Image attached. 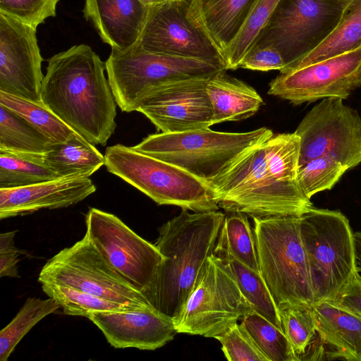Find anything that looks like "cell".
<instances>
[{
    "label": "cell",
    "mask_w": 361,
    "mask_h": 361,
    "mask_svg": "<svg viewBox=\"0 0 361 361\" xmlns=\"http://www.w3.org/2000/svg\"><path fill=\"white\" fill-rule=\"evenodd\" d=\"M300 140L273 133L236 157L208 184L219 208L252 218L300 216L313 207L298 181Z\"/></svg>",
    "instance_id": "6da1fadb"
},
{
    "label": "cell",
    "mask_w": 361,
    "mask_h": 361,
    "mask_svg": "<svg viewBox=\"0 0 361 361\" xmlns=\"http://www.w3.org/2000/svg\"><path fill=\"white\" fill-rule=\"evenodd\" d=\"M41 101L94 145H106L116 123V102L106 66L86 44L74 45L48 59Z\"/></svg>",
    "instance_id": "7a4b0ae2"
},
{
    "label": "cell",
    "mask_w": 361,
    "mask_h": 361,
    "mask_svg": "<svg viewBox=\"0 0 361 361\" xmlns=\"http://www.w3.org/2000/svg\"><path fill=\"white\" fill-rule=\"evenodd\" d=\"M225 214L187 209L159 228L154 244L164 257L142 294L150 305L175 318L186 302L207 258L213 254Z\"/></svg>",
    "instance_id": "3957f363"
},
{
    "label": "cell",
    "mask_w": 361,
    "mask_h": 361,
    "mask_svg": "<svg viewBox=\"0 0 361 361\" xmlns=\"http://www.w3.org/2000/svg\"><path fill=\"white\" fill-rule=\"evenodd\" d=\"M299 217L252 218L260 274L279 311L315 305Z\"/></svg>",
    "instance_id": "277c9868"
},
{
    "label": "cell",
    "mask_w": 361,
    "mask_h": 361,
    "mask_svg": "<svg viewBox=\"0 0 361 361\" xmlns=\"http://www.w3.org/2000/svg\"><path fill=\"white\" fill-rule=\"evenodd\" d=\"M107 78L121 110L137 111L158 88L170 82L210 78L226 71L221 61L175 56L145 50L138 42L111 49L105 62Z\"/></svg>",
    "instance_id": "5b68a950"
},
{
    "label": "cell",
    "mask_w": 361,
    "mask_h": 361,
    "mask_svg": "<svg viewBox=\"0 0 361 361\" xmlns=\"http://www.w3.org/2000/svg\"><path fill=\"white\" fill-rule=\"evenodd\" d=\"M299 221L315 304L334 300L360 275L349 221L340 211L314 207Z\"/></svg>",
    "instance_id": "8992f818"
},
{
    "label": "cell",
    "mask_w": 361,
    "mask_h": 361,
    "mask_svg": "<svg viewBox=\"0 0 361 361\" xmlns=\"http://www.w3.org/2000/svg\"><path fill=\"white\" fill-rule=\"evenodd\" d=\"M104 158L108 172L159 205L196 212L219 208L209 184L177 166L121 144L108 147Z\"/></svg>",
    "instance_id": "52a82bcc"
},
{
    "label": "cell",
    "mask_w": 361,
    "mask_h": 361,
    "mask_svg": "<svg viewBox=\"0 0 361 361\" xmlns=\"http://www.w3.org/2000/svg\"><path fill=\"white\" fill-rule=\"evenodd\" d=\"M273 133L265 127L245 133L219 132L207 128L152 134L133 147L209 183L242 152Z\"/></svg>",
    "instance_id": "ba28073f"
},
{
    "label": "cell",
    "mask_w": 361,
    "mask_h": 361,
    "mask_svg": "<svg viewBox=\"0 0 361 361\" xmlns=\"http://www.w3.org/2000/svg\"><path fill=\"white\" fill-rule=\"evenodd\" d=\"M250 310L227 264L212 254L173 319L177 333L216 338Z\"/></svg>",
    "instance_id": "9c48e42d"
},
{
    "label": "cell",
    "mask_w": 361,
    "mask_h": 361,
    "mask_svg": "<svg viewBox=\"0 0 361 361\" xmlns=\"http://www.w3.org/2000/svg\"><path fill=\"white\" fill-rule=\"evenodd\" d=\"M38 281L68 286L135 310L154 308L106 262L85 235L49 259Z\"/></svg>",
    "instance_id": "30bf717a"
},
{
    "label": "cell",
    "mask_w": 361,
    "mask_h": 361,
    "mask_svg": "<svg viewBox=\"0 0 361 361\" xmlns=\"http://www.w3.org/2000/svg\"><path fill=\"white\" fill-rule=\"evenodd\" d=\"M350 1L281 0L254 46L275 47L286 64V70L328 37Z\"/></svg>",
    "instance_id": "8fae6325"
},
{
    "label": "cell",
    "mask_w": 361,
    "mask_h": 361,
    "mask_svg": "<svg viewBox=\"0 0 361 361\" xmlns=\"http://www.w3.org/2000/svg\"><path fill=\"white\" fill-rule=\"evenodd\" d=\"M90 243L106 262L142 293L153 282L164 257L116 215L90 208L85 217Z\"/></svg>",
    "instance_id": "7c38bea8"
},
{
    "label": "cell",
    "mask_w": 361,
    "mask_h": 361,
    "mask_svg": "<svg viewBox=\"0 0 361 361\" xmlns=\"http://www.w3.org/2000/svg\"><path fill=\"white\" fill-rule=\"evenodd\" d=\"M295 133L300 140L299 167L325 155L348 169L361 163V117L341 98L322 99L306 114Z\"/></svg>",
    "instance_id": "4fadbf2b"
},
{
    "label": "cell",
    "mask_w": 361,
    "mask_h": 361,
    "mask_svg": "<svg viewBox=\"0 0 361 361\" xmlns=\"http://www.w3.org/2000/svg\"><path fill=\"white\" fill-rule=\"evenodd\" d=\"M361 87V47L280 74L268 94L295 105L329 97L347 99Z\"/></svg>",
    "instance_id": "5bb4252c"
},
{
    "label": "cell",
    "mask_w": 361,
    "mask_h": 361,
    "mask_svg": "<svg viewBox=\"0 0 361 361\" xmlns=\"http://www.w3.org/2000/svg\"><path fill=\"white\" fill-rule=\"evenodd\" d=\"M137 42L151 52L224 62L216 47L188 18V0L150 6Z\"/></svg>",
    "instance_id": "9a60e30c"
},
{
    "label": "cell",
    "mask_w": 361,
    "mask_h": 361,
    "mask_svg": "<svg viewBox=\"0 0 361 361\" xmlns=\"http://www.w3.org/2000/svg\"><path fill=\"white\" fill-rule=\"evenodd\" d=\"M37 28L0 13V90L41 102L44 75Z\"/></svg>",
    "instance_id": "2e32d148"
},
{
    "label": "cell",
    "mask_w": 361,
    "mask_h": 361,
    "mask_svg": "<svg viewBox=\"0 0 361 361\" xmlns=\"http://www.w3.org/2000/svg\"><path fill=\"white\" fill-rule=\"evenodd\" d=\"M210 78H191L164 85L155 90L137 111L145 115L161 133L209 128L212 126L213 110L207 82Z\"/></svg>",
    "instance_id": "e0dca14e"
},
{
    "label": "cell",
    "mask_w": 361,
    "mask_h": 361,
    "mask_svg": "<svg viewBox=\"0 0 361 361\" xmlns=\"http://www.w3.org/2000/svg\"><path fill=\"white\" fill-rule=\"evenodd\" d=\"M116 348L154 350L173 340V319L155 308L123 312L94 311L87 317Z\"/></svg>",
    "instance_id": "ac0fdd59"
},
{
    "label": "cell",
    "mask_w": 361,
    "mask_h": 361,
    "mask_svg": "<svg viewBox=\"0 0 361 361\" xmlns=\"http://www.w3.org/2000/svg\"><path fill=\"white\" fill-rule=\"evenodd\" d=\"M96 190L87 177H63L27 186L0 188V219L24 216L42 209L68 207Z\"/></svg>",
    "instance_id": "d6986e66"
},
{
    "label": "cell",
    "mask_w": 361,
    "mask_h": 361,
    "mask_svg": "<svg viewBox=\"0 0 361 361\" xmlns=\"http://www.w3.org/2000/svg\"><path fill=\"white\" fill-rule=\"evenodd\" d=\"M149 7L140 0H85L82 12L104 43L122 51L139 41Z\"/></svg>",
    "instance_id": "ffe728a7"
},
{
    "label": "cell",
    "mask_w": 361,
    "mask_h": 361,
    "mask_svg": "<svg viewBox=\"0 0 361 361\" xmlns=\"http://www.w3.org/2000/svg\"><path fill=\"white\" fill-rule=\"evenodd\" d=\"M312 310L319 360L361 361V314L333 300L318 302Z\"/></svg>",
    "instance_id": "44dd1931"
},
{
    "label": "cell",
    "mask_w": 361,
    "mask_h": 361,
    "mask_svg": "<svg viewBox=\"0 0 361 361\" xmlns=\"http://www.w3.org/2000/svg\"><path fill=\"white\" fill-rule=\"evenodd\" d=\"M255 0H188V16L223 55Z\"/></svg>",
    "instance_id": "7402d4cb"
},
{
    "label": "cell",
    "mask_w": 361,
    "mask_h": 361,
    "mask_svg": "<svg viewBox=\"0 0 361 361\" xmlns=\"http://www.w3.org/2000/svg\"><path fill=\"white\" fill-rule=\"evenodd\" d=\"M207 91L212 105V125L250 118L264 103L252 87L227 75L226 71L207 80Z\"/></svg>",
    "instance_id": "603a6c76"
},
{
    "label": "cell",
    "mask_w": 361,
    "mask_h": 361,
    "mask_svg": "<svg viewBox=\"0 0 361 361\" xmlns=\"http://www.w3.org/2000/svg\"><path fill=\"white\" fill-rule=\"evenodd\" d=\"M42 161L60 178H89L104 165L105 158L94 145L76 133L64 142L53 144Z\"/></svg>",
    "instance_id": "cb8c5ba5"
},
{
    "label": "cell",
    "mask_w": 361,
    "mask_h": 361,
    "mask_svg": "<svg viewBox=\"0 0 361 361\" xmlns=\"http://www.w3.org/2000/svg\"><path fill=\"white\" fill-rule=\"evenodd\" d=\"M361 47V0H350L328 37L314 50L283 71L351 51Z\"/></svg>",
    "instance_id": "d4e9b609"
},
{
    "label": "cell",
    "mask_w": 361,
    "mask_h": 361,
    "mask_svg": "<svg viewBox=\"0 0 361 361\" xmlns=\"http://www.w3.org/2000/svg\"><path fill=\"white\" fill-rule=\"evenodd\" d=\"M213 255L224 260L238 261L260 274L254 231L247 214H225Z\"/></svg>",
    "instance_id": "484cf974"
},
{
    "label": "cell",
    "mask_w": 361,
    "mask_h": 361,
    "mask_svg": "<svg viewBox=\"0 0 361 361\" xmlns=\"http://www.w3.org/2000/svg\"><path fill=\"white\" fill-rule=\"evenodd\" d=\"M0 106L20 116L52 144L64 142L77 133L41 102L0 90Z\"/></svg>",
    "instance_id": "4316f807"
},
{
    "label": "cell",
    "mask_w": 361,
    "mask_h": 361,
    "mask_svg": "<svg viewBox=\"0 0 361 361\" xmlns=\"http://www.w3.org/2000/svg\"><path fill=\"white\" fill-rule=\"evenodd\" d=\"M281 0H255L235 37L223 55L226 70H235L254 47Z\"/></svg>",
    "instance_id": "83f0119b"
},
{
    "label": "cell",
    "mask_w": 361,
    "mask_h": 361,
    "mask_svg": "<svg viewBox=\"0 0 361 361\" xmlns=\"http://www.w3.org/2000/svg\"><path fill=\"white\" fill-rule=\"evenodd\" d=\"M282 331L298 360H319V337L312 307L289 306L279 310Z\"/></svg>",
    "instance_id": "f1b7e54d"
},
{
    "label": "cell",
    "mask_w": 361,
    "mask_h": 361,
    "mask_svg": "<svg viewBox=\"0 0 361 361\" xmlns=\"http://www.w3.org/2000/svg\"><path fill=\"white\" fill-rule=\"evenodd\" d=\"M52 145L26 121L0 106V151L43 155Z\"/></svg>",
    "instance_id": "f546056e"
},
{
    "label": "cell",
    "mask_w": 361,
    "mask_h": 361,
    "mask_svg": "<svg viewBox=\"0 0 361 361\" xmlns=\"http://www.w3.org/2000/svg\"><path fill=\"white\" fill-rule=\"evenodd\" d=\"M61 305L54 298H28L15 317L0 331V361H6L23 338Z\"/></svg>",
    "instance_id": "4dcf8cb0"
},
{
    "label": "cell",
    "mask_w": 361,
    "mask_h": 361,
    "mask_svg": "<svg viewBox=\"0 0 361 361\" xmlns=\"http://www.w3.org/2000/svg\"><path fill=\"white\" fill-rule=\"evenodd\" d=\"M43 155L0 151V188L27 186L59 178L43 163Z\"/></svg>",
    "instance_id": "1f68e13d"
},
{
    "label": "cell",
    "mask_w": 361,
    "mask_h": 361,
    "mask_svg": "<svg viewBox=\"0 0 361 361\" xmlns=\"http://www.w3.org/2000/svg\"><path fill=\"white\" fill-rule=\"evenodd\" d=\"M241 324L269 361H299L281 329L253 310L241 318Z\"/></svg>",
    "instance_id": "d6a6232c"
},
{
    "label": "cell",
    "mask_w": 361,
    "mask_h": 361,
    "mask_svg": "<svg viewBox=\"0 0 361 361\" xmlns=\"http://www.w3.org/2000/svg\"><path fill=\"white\" fill-rule=\"evenodd\" d=\"M222 260L252 310L281 329L279 309L261 274L235 259Z\"/></svg>",
    "instance_id": "836d02e7"
},
{
    "label": "cell",
    "mask_w": 361,
    "mask_h": 361,
    "mask_svg": "<svg viewBox=\"0 0 361 361\" xmlns=\"http://www.w3.org/2000/svg\"><path fill=\"white\" fill-rule=\"evenodd\" d=\"M41 284L44 293L55 299L66 314L87 317L89 313L94 311L136 310L131 307L106 300L68 286L49 282H42Z\"/></svg>",
    "instance_id": "e575fe53"
},
{
    "label": "cell",
    "mask_w": 361,
    "mask_h": 361,
    "mask_svg": "<svg viewBox=\"0 0 361 361\" xmlns=\"http://www.w3.org/2000/svg\"><path fill=\"white\" fill-rule=\"evenodd\" d=\"M347 170L334 157L321 156L299 167L298 184L305 195L311 199L319 192L333 188Z\"/></svg>",
    "instance_id": "d590c367"
},
{
    "label": "cell",
    "mask_w": 361,
    "mask_h": 361,
    "mask_svg": "<svg viewBox=\"0 0 361 361\" xmlns=\"http://www.w3.org/2000/svg\"><path fill=\"white\" fill-rule=\"evenodd\" d=\"M216 339L229 361H269L241 324H235Z\"/></svg>",
    "instance_id": "8d00e7d4"
},
{
    "label": "cell",
    "mask_w": 361,
    "mask_h": 361,
    "mask_svg": "<svg viewBox=\"0 0 361 361\" xmlns=\"http://www.w3.org/2000/svg\"><path fill=\"white\" fill-rule=\"evenodd\" d=\"M59 0H0V13L35 27L56 14Z\"/></svg>",
    "instance_id": "74e56055"
},
{
    "label": "cell",
    "mask_w": 361,
    "mask_h": 361,
    "mask_svg": "<svg viewBox=\"0 0 361 361\" xmlns=\"http://www.w3.org/2000/svg\"><path fill=\"white\" fill-rule=\"evenodd\" d=\"M286 64L279 51L270 45L254 46L244 57L240 68L259 71L279 70Z\"/></svg>",
    "instance_id": "f35d334b"
},
{
    "label": "cell",
    "mask_w": 361,
    "mask_h": 361,
    "mask_svg": "<svg viewBox=\"0 0 361 361\" xmlns=\"http://www.w3.org/2000/svg\"><path fill=\"white\" fill-rule=\"evenodd\" d=\"M17 231L0 234V276L19 277L17 264L18 250L14 245Z\"/></svg>",
    "instance_id": "ab89813d"
},
{
    "label": "cell",
    "mask_w": 361,
    "mask_h": 361,
    "mask_svg": "<svg viewBox=\"0 0 361 361\" xmlns=\"http://www.w3.org/2000/svg\"><path fill=\"white\" fill-rule=\"evenodd\" d=\"M333 301L361 314V276L359 275Z\"/></svg>",
    "instance_id": "60d3db41"
},
{
    "label": "cell",
    "mask_w": 361,
    "mask_h": 361,
    "mask_svg": "<svg viewBox=\"0 0 361 361\" xmlns=\"http://www.w3.org/2000/svg\"><path fill=\"white\" fill-rule=\"evenodd\" d=\"M354 241L357 267L358 271L361 272V231L354 232Z\"/></svg>",
    "instance_id": "b9f144b4"
},
{
    "label": "cell",
    "mask_w": 361,
    "mask_h": 361,
    "mask_svg": "<svg viewBox=\"0 0 361 361\" xmlns=\"http://www.w3.org/2000/svg\"><path fill=\"white\" fill-rule=\"evenodd\" d=\"M149 6H153L169 1H182V0H140Z\"/></svg>",
    "instance_id": "7bdbcfd3"
}]
</instances>
